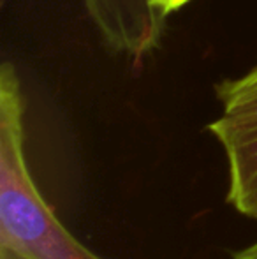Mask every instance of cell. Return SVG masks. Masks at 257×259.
I'll return each instance as SVG.
<instances>
[{
  "instance_id": "obj_5",
  "label": "cell",
  "mask_w": 257,
  "mask_h": 259,
  "mask_svg": "<svg viewBox=\"0 0 257 259\" xmlns=\"http://www.w3.org/2000/svg\"><path fill=\"white\" fill-rule=\"evenodd\" d=\"M233 259H257V242L245 247V249L233 252Z\"/></svg>"
},
{
  "instance_id": "obj_1",
  "label": "cell",
  "mask_w": 257,
  "mask_h": 259,
  "mask_svg": "<svg viewBox=\"0 0 257 259\" xmlns=\"http://www.w3.org/2000/svg\"><path fill=\"white\" fill-rule=\"evenodd\" d=\"M25 103L11 62L0 67V247L27 259H100L60 224L25 159Z\"/></svg>"
},
{
  "instance_id": "obj_2",
  "label": "cell",
  "mask_w": 257,
  "mask_h": 259,
  "mask_svg": "<svg viewBox=\"0 0 257 259\" xmlns=\"http://www.w3.org/2000/svg\"><path fill=\"white\" fill-rule=\"evenodd\" d=\"M219 116L208 131L227 162V201L257 221V65L215 85Z\"/></svg>"
},
{
  "instance_id": "obj_4",
  "label": "cell",
  "mask_w": 257,
  "mask_h": 259,
  "mask_svg": "<svg viewBox=\"0 0 257 259\" xmlns=\"http://www.w3.org/2000/svg\"><path fill=\"white\" fill-rule=\"evenodd\" d=\"M189 2H192V0H150V4L155 7V11H159L164 18H168L169 14L180 11Z\"/></svg>"
},
{
  "instance_id": "obj_6",
  "label": "cell",
  "mask_w": 257,
  "mask_h": 259,
  "mask_svg": "<svg viewBox=\"0 0 257 259\" xmlns=\"http://www.w3.org/2000/svg\"><path fill=\"white\" fill-rule=\"evenodd\" d=\"M0 249H2V259H27V257L21 256V254L7 249V247H0Z\"/></svg>"
},
{
  "instance_id": "obj_3",
  "label": "cell",
  "mask_w": 257,
  "mask_h": 259,
  "mask_svg": "<svg viewBox=\"0 0 257 259\" xmlns=\"http://www.w3.org/2000/svg\"><path fill=\"white\" fill-rule=\"evenodd\" d=\"M104 41H125L155 27L159 13L150 0H81Z\"/></svg>"
}]
</instances>
